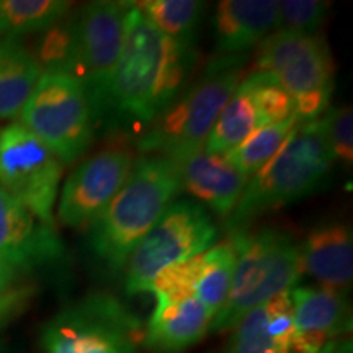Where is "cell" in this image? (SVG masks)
Masks as SVG:
<instances>
[{
	"label": "cell",
	"mask_w": 353,
	"mask_h": 353,
	"mask_svg": "<svg viewBox=\"0 0 353 353\" xmlns=\"http://www.w3.org/2000/svg\"><path fill=\"white\" fill-rule=\"evenodd\" d=\"M193 63V46L167 38L131 2L125 43L99 120L113 117L151 125L183 90Z\"/></svg>",
	"instance_id": "1"
},
{
	"label": "cell",
	"mask_w": 353,
	"mask_h": 353,
	"mask_svg": "<svg viewBox=\"0 0 353 353\" xmlns=\"http://www.w3.org/2000/svg\"><path fill=\"white\" fill-rule=\"evenodd\" d=\"M180 190L174 161L159 156L134 161L120 192L88 226V249L94 257L108 272L120 273Z\"/></svg>",
	"instance_id": "2"
},
{
	"label": "cell",
	"mask_w": 353,
	"mask_h": 353,
	"mask_svg": "<svg viewBox=\"0 0 353 353\" xmlns=\"http://www.w3.org/2000/svg\"><path fill=\"white\" fill-rule=\"evenodd\" d=\"M334 162L321 118L299 123L276 156L247 182L226 219L229 234L249 231L250 224L267 211L317 192Z\"/></svg>",
	"instance_id": "3"
},
{
	"label": "cell",
	"mask_w": 353,
	"mask_h": 353,
	"mask_svg": "<svg viewBox=\"0 0 353 353\" xmlns=\"http://www.w3.org/2000/svg\"><path fill=\"white\" fill-rule=\"evenodd\" d=\"M241 56H221L195 83L180 92L138 139L144 154L182 159L201 151L216 118L242 82Z\"/></svg>",
	"instance_id": "4"
},
{
	"label": "cell",
	"mask_w": 353,
	"mask_h": 353,
	"mask_svg": "<svg viewBox=\"0 0 353 353\" xmlns=\"http://www.w3.org/2000/svg\"><path fill=\"white\" fill-rule=\"evenodd\" d=\"M237 244V260L226 304L210 330L232 329L241 317L276 294L294 288L303 275L301 247L280 228L229 234Z\"/></svg>",
	"instance_id": "5"
},
{
	"label": "cell",
	"mask_w": 353,
	"mask_h": 353,
	"mask_svg": "<svg viewBox=\"0 0 353 353\" xmlns=\"http://www.w3.org/2000/svg\"><path fill=\"white\" fill-rule=\"evenodd\" d=\"M257 72L272 76L293 97L299 123L314 121L327 110L334 59L319 34L275 30L259 44Z\"/></svg>",
	"instance_id": "6"
},
{
	"label": "cell",
	"mask_w": 353,
	"mask_h": 353,
	"mask_svg": "<svg viewBox=\"0 0 353 353\" xmlns=\"http://www.w3.org/2000/svg\"><path fill=\"white\" fill-rule=\"evenodd\" d=\"M21 123L63 164L76 162L92 144L94 113L76 77L43 72L20 113Z\"/></svg>",
	"instance_id": "7"
},
{
	"label": "cell",
	"mask_w": 353,
	"mask_h": 353,
	"mask_svg": "<svg viewBox=\"0 0 353 353\" xmlns=\"http://www.w3.org/2000/svg\"><path fill=\"white\" fill-rule=\"evenodd\" d=\"M218 236V224L205 206L190 200L172 201L128 259L126 293H149L159 272L206 252L216 244Z\"/></svg>",
	"instance_id": "8"
},
{
	"label": "cell",
	"mask_w": 353,
	"mask_h": 353,
	"mask_svg": "<svg viewBox=\"0 0 353 353\" xmlns=\"http://www.w3.org/2000/svg\"><path fill=\"white\" fill-rule=\"evenodd\" d=\"M138 319L108 294H90L43 327L44 353H138Z\"/></svg>",
	"instance_id": "9"
},
{
	"label": "cell",
	"mask_w": 353,
	"mask_h": 353,
	"mask_svg": "<svg viewBox=\"0 0 353 353\" xmlns=\"http://www.w3.org/2000/svg\"><path fill=\"white\" fill-rule=\"evenodd\" d=\"M61 175L63 162L23 125L0 130V187L52 228Z\"/></svg>",
	"instance_id": "10"
},
{
	"label": "cell",
	"mask_w": 353,
	"mask_h": 353,
	"mask_svg": "<svg viewBox=\"0 0 353 353\" xmlns=\"http://www.w3.org/2000/svg\"><path fill=\"white\" fill-rule=\"evenodd\" d=\"M131 2L99 0L83 6L74 17L76 74L85 88L94 120L100 118L105 92L125 43Z\"/></svg>",
	"instance_id": "11"
},
{
	"label": "cell",
	"mask_w": 353,
	"mask_h": 353,
	"mask_svg": "<svg viewBox=\"0 0 353 353\" xmlns=\"http://www.w3.org/2000/svg\"><path fill=\"white\" fill-rule=\"evenodd\" d=\"M132 164V152L125 148H107L79 164L61 192V223L69 228L90 226L120 192Z\"/></svg>",
	"instance_id": "12"
},
{
	"label": "cell",
	"mask_w": 353,
	"mask_h": 353,
	"mask_svg": "<svg viewBox=\"0 0 353 353\" xmlns=\"http://www.w3.org/2000/svg\"><path fill=\"white\" fill-rule=\"evenodd\" d=\"M63 255L56 229L0 187V263L13 272L32 270Z\"/></svg>",
	"instance_id": "13"
},
{
	"label": "cell",
	"mask_w": 353,
	"mask_h": 353,
	"mask_svg": "<svg viewBox=\"0 0 353 353\" xmlns=\"http://www.w3.org/2000/svg\"><path fill=\"white\" fill-rule=\"evenodd\" d=\"M175 164L180 188L205 203L214 214L228 219L249 179L241 175L223 156L208 154L203 149Z\"/></svg>",
	"instance_id": "14"
},
{
	"label": "cell",
	"mask_w": 353,
	"mask_h": 353,
	"mask_svg": "<svg viewBox=\"0 0 353 353\" xmlns=\"http://www.w3.org/2000/svg\"><path fill=\"white\" fill-rule=\"evenodd\" d=\"M276 26L273 0H223L214 13V39L219 56H239L257 46Z\"/></svg>",
	"instance_id": "15"
},
{
	"label": "cell",
	"mask_w": 353,
	"mask_h": 353,
	"mask_svg": "<svg viewBox=\"0 0 353 353\" xmlns=\"http://www.w3.org/2000/svg\"><path fill=\"white\" fill-rule=\"evenodd\" d=\"M301 247L303 272L322 286L343 291L353 278V239L342 223L321 224L307 232Z\"/></svg>",
	"instance_id": "16"
},
{
	"label": "cell",
	"mask_w": 353,
	"mask_h": 353,
	"mask_svg": "<svg viewBox=\"0 0 353 353\" xmlns=\"http://www.w3.org/2000/svg\"><path fill=\"white\" fill-rule=\"evenodd\" d=\"M213 316L196 298L180 303L157 301L143 342L154 353H180L210 332Z\"/></svg>",
	"instance_id": "17"
},
{
	"label": "cell",
	"mask_w": 353,
	"mask_h": 353,
	"mask_svg": "<svg viewBox=\"0 0 353 353\" xmlns=\"http://www.w3.org/2000/svg\"><path fill=\"white\" fill-rule=\"evenodd\" d=\"M296 334L337 341L350 330V307L343 291L327 286H294L290 291Z\"/></svg>",
	"instance_id": "18"
},
{
	"label": "cell",
	"mask_w": 353,
	"mask_h": 353,
	"mask_svg": "<svg viewBox=\"0 0 353 353\" xmlns=\"http://www.w3.org/2000/svg\"><path fill=\"white\" fill-rule=\"evenodd\" d=\"M43 70L17 39H0V120L19 117Z\"/></svg>",
	"instance_id": "19"
},
{
	"label": "cell",
	"mask_w": 353,
	"mask_h": 353,
	"mask_svg": "<svg viewBox=\"0 0 353 353\" xmlns=\"http://www.w3.org/2000/svg\"><path fill=\"white\" fill-rule=\"evenodd\" d=\"M259 117L247 79L237 85L231 99L226 101L211 128L203 151L224 156L236 149L255 130H259Z\"/></svg>",
	"instance_id": "20"
},
{
	"label": "cell",
	"mask_w": 353,
	"mask_h": 353,
	"mask_svg": "<svg viewBox=\"0 0 353 353\" xmlns=\"http://www.w3.org/2000/svg\"><path fill=\"white\" fill-rule=\"evenodd\" d=\"M70 10L64 0H0V39H19L46 32Z\"/></svg>",
	"instance_id": "21"
},
{
	"label": "cell",
	"mask_w": 353,
	"mask_h": 353,
	"mask_svg": "<svg viewBox=\"0 0 353 353\" xmlns=\"http://www.w3.org/2000/svg\"><path fill=\"white\" fill-rule=\"evenodd\" d=\"M206 262L198 281L195 298L210 311L213 319L226 304L231 290L234 267L237 260V244L232 236L214 244L205 252Z\"/></svg>",
	"instance_id": "22"
},
{
	"label": "cell",
	"mask_w": 353,
	"mask_h": 353,
	"mask_svg": "<svg viewBox=\"0 0 353 353\" xmlns=\"http://www.w3.org/2000/svg\"><path fill=\"white\" fill-rule=\"evenodd\" d=\"M162 34L180 44L195 46L205 3L198 0H144L136 3Z\"/></svg>",
	"instance_id": "23"
},
{
	"label": "cell",
	"mask_w": 353,
	"mask_h": 353,
	"mask_svg": "<svg viewBox=\"0 0 353 353\" xmlns=\"http://www.w3.org/2000/svg\"><path fill=\"white\" fill-rule=\"evenodd\" d=\"M298 125L299 121L294 114L293 118L278 123V125L259 128L245 141H242L236 149L224 154L223 157L241 175L250 179L276 156Z\"/></svg>",
	"instance_id": "24"
},
{
	"label": "cell",
	"mask_w": 353,
	"mask_h": 353,
	"mask_svg": "<svg viewBox=\"0 0 353 353\" xmlns=\"http://www.w3.org/2000/svg\"><path fill=\"white\" fill-rule=\"evenodd\" d=\"M205 262L206 257L203 252L169 265L154 276L149 291L154 293L157 301L165 303H180L195 298Z\"/></svg>",
	"instance_id": "25"
},
{
	"label": "cell",
	"mask_w": 353,
	"mask_h": 353,
	"mask_svg": "<svg viewBox=\"0 0 353 353\" xmlns=\"http://www.w3.org/2000/svg\"><path fill=\"white\" fill-rule=\"evenodd\" d=\"M43 72L76 74V33L74 20H63L43 32L37 54H33Z\"/></svg>",
	"instance_id": "26"
},
{
	"label": "cell",
	"mask_w": 353,
	"mask_h": 353,
	"mask_svg": "<svg viewBox=\"0 0 353 353\" xmlns=\"http://www.w3.org/2000/svg\"><path fill=\"white\" fill-rule=\"evenodd\" d=\"M249 82L259 126H272L294 117V100L275 79L263 72H252L245 77Z\"/></svg>",
	"instance_id": "27"
},
{
	"label": "cell",
	"mask_w": 353,
	"mask_h": 353,
	"mask_svg": "<svg viewBox=\"0 0 353 353\" xmlns=\"http://www.w3.org/2000/svg\"><path fill=\"white\" fill-rule=\"evenodd\" d=\"M330 3L321 0H283L276 2V30L317 34L327 17Z\"/></svg>",
	"instance_id": "28"
},
{
	"label": "cell",
	"mask_w": 353,
	"mask_h": 353,
	"mask_svg": "<svg viewBox=\"0 0 353 353\" xmlns=\"http://www.w3.org/2000/svg\"><path fill=\"white\" fill-rule=\"evenodd\" d=\"M232 329L226 353H272L263 304L242 316Z\"/></svg>",
	"instance_id": "29"
},
{
	"label": "cell",
	"mask_w": 353,
	"mask_h": 353,
	"mask_svg": "<svg viewBox=\"0 0 353 353\" xmlns=\"http://www.w3.org/2000/svg\"><path fill=\"white\" fill-rule=\"evenodd\" d=\"M290 291H283L263 304L267 312V332L270 337L272 353H291L296 327H294Z\"/></svg>",
	"instance_id": "30"
},
{
	"label": "cell",
	"mask_w": 353,
	"mask_h": 353,
	"mask_svg": "<svg viewBox=\"0 0 353 353\" xmlns=\"http://www.w3.org/2000/svg\"><path fill=\"white\" fill-rule=\"evenodd\" d=\"M324 136L334 161L352 164L353 161V113L350 107L329 110L321 118Z\"/></svg>",
	"instance_id": "31"
},
{
	"label": "cell",
	"mask_w": 353,
	"mask_h": 353,
	"mask_svg": "<svg viewBox=\"0 0 353 353\" xmlns=\"http://www.w3.org/2000/svg\"><path fill=\"white\" fill-rule=\"evenodd\" d=\"M15 275H17L15 272L10 270V268L6 267V265L0 263V293H3V291L10 288L13 280H15Z\"/></svg>",
	"instance_id": "32"
}]
</instances>
